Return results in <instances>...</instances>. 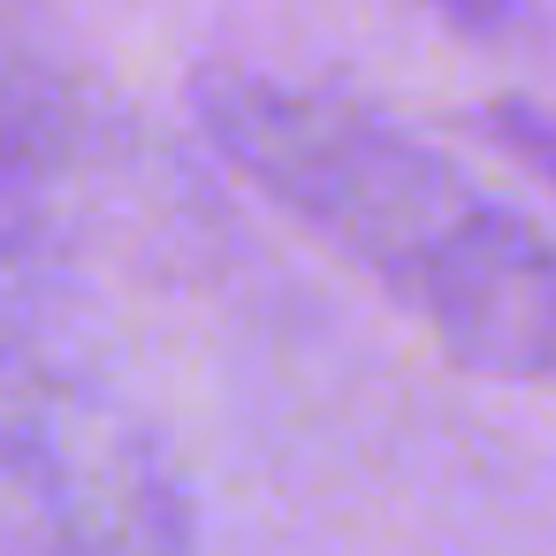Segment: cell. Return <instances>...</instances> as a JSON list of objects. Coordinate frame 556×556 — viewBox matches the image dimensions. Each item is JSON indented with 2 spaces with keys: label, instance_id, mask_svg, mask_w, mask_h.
I'll use <instances>...</instances> for the list:
<instances>
[{
  "label": "cell",
  "instance_id": "6da1fadb",
  "mask_svg": "<svg viewBox=\"0 0 556 556\" xmlns=\"http://www.w3.org/2000/svg\"><path fill=\"white\" fill-rule=\"evenodd\" d=\"M191 115L252 191L336 244L396 305L419 282L427 252L480 206V184L434 138L328 85L206 70L191 85Z\"/></svg>",
  "mask_w": 556,
  "mask_h": 556
},
{
  "label": "cell",
  "instance_id": "7a4b0ae2",
  "mask_svg": "<svg viewBox=\"0 0 556 556\" xmlns=\"http://www.w3.org/2000/svg\"><path fill=\"white\" fill-rule=\"evenodd\" d=\"M199 503L168 442L85 381H0V556H191Z\"/></svg>",
  "mask_w": 556,
  "mask_h": 556
},
{
  "label": "cell",
  "instance_id": "3957f363",
  "mask_svg": "<svg viewBox=\"0 0 556 556\" xmlns=\"http://www.w3.org/2000/svg\"><path fill=\"white\" fill-rule=\"evenodd\" d=\"M404 305L457 366L488 381L541 389L556 374V252L548 229L495 191H480V206L427 252Z\"/></svg>",
  "mask_w": 556,
  "mask_h": 556
},
{
  "label": "cell",
  "instance_id": "277c9868",
  "mask_svg": "<svg viewBox=\"0 0 556 556\" xmlns=\"http://www.w3.org/2000/svg\"><path fill=\"white\" fill-rule=\"evenodd\" d=\"M85 153H92L85 85L62 62H47L24 39L0 31V191L70 176Z\"/></svg>",
  "mask_w": 556,
  "mask_h": 556
},
{
  "label": "cell",
  "instance_id": "5b68a950",
  "mask_svg": "<svg viewBox=\"0 0 556 556\" xmlns=\"http://www.w3.org/2000/svg\"><path fill=\"white\" fill-rule=\"evenodd\" d=\"M47 328H54V275L39 267V252L24 244V229L0 214V381L31 374Z\"/></svg>",
  "mask_w": 556,
  "mask_h": 556
},
{
  "label": "cell",
  "instance_id": "8992f818",
  "mask_svg": "<svg viewBox=\"0 0 556 556\" xmlns=\"http://www.w3.org/2000/svg\"><path fill=\"white\" fill-rule=\"evenodd\" d=\"M427 9H434L457 39H472V47H510V39H526V0H427Z\"/></svg>",
  "mask_w": 556,
  "mask_h": 556
},
{
  "label": "cell",
  "instance_id": "52a82bcc",
  "mask_svg": "<svg viewBox=\"0 0 556 556\" xmlns=\"http://www.w3.org/2000/svg\"><path fill=\"white\" fill-rule=\"evenodd\" d=\"M488 123H503V130H510L503 146H510L533 176H548V123H541V108H533V100H495V115H488Z\"/></svg>",
  "mask_w": 556,
  "mask_h": 556
}]
</instances>
